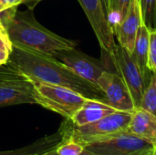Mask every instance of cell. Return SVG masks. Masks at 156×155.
<instances>
[{"instance_id":"6da1fadb","label":"cell","mask_w":156,"mask_h":155,"mask_svg":"<svg viewBox=\"0 0 156 155\" xmlns=\"http://www.w3.org/2000/svg\"><path fill=\"white\" fill-rule=\"evenodd\" d=\"M7 64L31 80L66 87L86 98L103 100L99 89L77 76L51 54L12 44Z\"/></svg>"},{"instance_id":"7a4b0ae2","label":"cell","mask_w":156,"mask_h":155,"mask_svg":"<svg viewBox=\"0 0 156 155\" xmlns=\"http://www.w3.org/2000/svg\"><path fill=\"white\" fill-rule=\"evenodd\" d=\"M0 20L12 44L51 55L77 47L74 40L62 37L40 25L31 12L8 8L0 14Z\"/></svg>"},{"instance_id":"3957f363","label":"cell","mask_w":156,"mask_h":155,"mask_svg":"<svg viewBox=\"0 0 156 155\" xmlns=\"http://www.w3.org/2000/svg\"><path fill=\"white\" fill-rule=\"evenodd\" d=\"M31 81L35 88L36 104L52 111L68 120H70L89 99L66 87L36 80Z\"/></svg>"},{"instance_id":"277c9868","label":"cell","mask_w":156,"mask_h":155,"mask_svg":"<svg viewBox=\"0 0 156 155\" xmlns=\"http://www.w3.org/2000/svg\"><path fill=\"white\" fill-rule=\"evenodd\" d=\"M36 104L32 81L7 63L0 66V108Z\"/></svg>"},{"instance_id":"5b68a950","label":"cell","mask_w":156,"mask_h":155,"mask_svg":"<svg viewBox=\"0 0 156 155\" xmlns=\"http://www.w3.org/2000/svg\"><path fill=\"white\" fill-rule=\"evenodd\" d=\"M82 143L84 149L98 155H130L156 149L152 142L123 131Z\"/></svg>"},{"instance_id":"8992f818","label":"cell","mask_w":156,"mask_h":155,"mask_svg":"<svg viewBox=\"0 0 156 155\" xmlns=\"http://www.w3.org/2000/svg\"><path fill=\"white\" fill-rule=\"evenodd\" d=\"M109 57L129 90L134 108H139L143 93L148 85L150 78L144 75L133 55L122 46L116 45Z\"/></svg>"},{"instance_id":"52a82bcc","label":"cell","mask_w":156,"mask_h":155,"mask_svg":"<svg viewBox=\"0 0 156 155\" xmlns=\"http://www.w3.org/2000/svg\"><path fill=\"white\" fill-rule=\"evenodd\" d=\"M132 112L116 111L102 119L82 126H75L69 120L70 137L80 143L110 136L127 130Z\"/></svg>"},{"instance_id":"ba28073f","label":"cell","mask_w":156,"mask_h":155,"mask_svg":"<svg viewBox=\"0 0 156 155\" xmlns=\"http://www.w3.org/2000/svg\"><path fill=\"white\" fill-rule=\"evenodd\" d=\"M53 56L68 67L77 76L90 82L97 89V79L105 71L110 70L106 65L87 54L76 50V48L70 50L58 51Z\"/></svg>"},{"instance_id":"9c48e42d","label":"cell","mask_w":156,"mask_h":155,"mask_svg":"<svg viewBox=\"0 0 156 155\" xmlns=\"http://www.w3.org/2000/svg\"><path fill=\"white\" fill-rule=\"evenodd\" d=\"M85 12L103 52L110 55L116 47L114 33L101 0H78Z\"/></svg>"},{"instance_id":"30bf717a","label":"cell","mask_w":156,"mask_h":155,"mask_svg":"<svg viewBox=\"0 0 156 155\" xmlns=\"http://www.w3.org/2000/svg\"><path fill=\"white\" fill-rule=\"evenodd\" d=\"M97 86L104 102L116 111L133 112L135 109L130 91L118 73L105 70L97 79Z\"/></svg>"},{"instance_id":"8fae6325","label":"cell","mask_w":156,"mask_h":155,"mask_svg":"<svg viewBox=\"0 0 156 155\" xmlns=\"http://www.w3.org/2000/svg\"><path fill=\"white\" fill-rule=\"evenodd\" d=\"M142 13L139 0H131L129 8L120 24L113 29L117 36L119 45L132 53L134 46L136 34L142 24Z\"/></svg>"},{"instance_id":"7c38bea8","label":"cell","mask_w":156,"mask_h":155,"mask_svg":"<svg viewBox=\"0 0 156 155\" xmlns=\"http://www.w3.org/2000/svg\"><path fill=\"white\" fill-rule=\"evenodd\" d=\"M60 126L58 131L49 136H45L35 143L14 151H3L0 155H43L55 151L69 134V120Z\"/></svg>"},{"instance_id":"4fadbf2b","label":"cell","mask_w":156,"mask_h":155,"mask_svg":"<svg viewBox=\"0 0 156 155\" xmlns=\"http://www.w3.org/2000/svg\"><path fill=\"white\" fill-rule=\"evenodd\" d=\"M114 111H116V110L103 100L87 99L83 105L72 116L70 121L75 126H82L95 122Z\"/></svg>"},{"instance_id":"5bb4252c","label":"cell","mask_w":156,"mask_h":155,"mask_svg":"<svg viewBox=\"0 0 156 155\" xmlns=\"http://www.w3.org/2000/svg\"><path fill=\"white\" fill-rule=\"evenodd\" d=\"M126 131L156 144V116L141 108H136L132 112Z\"/></svg>"},{"instance_id":"9a60e30c","label":"cell","mask_w":156,"mask_h":155,"mask_svg":"<svg viewBox=\"0 0 156 155\" xmlns=\"http://www.w3.org/2000/svg\"><path fill=\"white\" fill-rule=\"evenodd\" d=\"M149 37L150 30L144 24V22H142L136 34L133 49L131 53L134 60L138 64L140 69L146 78H150L151 76V74L148 75L150 71L147 69V51L149 47Z\"/></svg>"},{"instance_id":"2e32d148","label":"cell","mask_w":156,"mask_h":155,"mask_svg":"<svg viewBox=\"0 0 156 155\" xmlns=\"http://www.w3.org/2000/svg\"><path fill=\"white\" fill-rule=\"evenodd\" d=\"M131 0H108L107 16L112 30L120 24L129 8Z\"/></svg>"},{"instance_id":"e0dca14e","label":"cell","mask_w":156,"mask_h":155,"mask_svg":"<svg viewBox=\"0 0 156 155\" xmlns=\"http://www.w3.org/2000/svg\"><path fill=\"white\" fill-rule=\"evenodd\" d=\"M141 109L156 116V77L155 73H152L148 85L146 86L141 100Z\"/></svg>"},{"instance_id":"ac0fdd59","label":"cell","mask_w":156,"mask_h":155,"mask_svg":"<svg viewBox=\"0 0 156 155\" xmlns=\"http://www.w3.org/2000/svg\"><path fill=\"white\" fill-rule=\"evenodd\" d=\"M139 3L144 24L149 30L156 29V0H139Z\"/></svg>"},{"instance_id":"d6986e66","label":"cell","mask_w":156,"mask_h":155,"mask_svg":"<svg viewBox=\"0 0 156 155\" xmlns=\"http://www.w3.org/2000/svg\"><path fill=\"white\" fill-rule=\"evenodd\" d=\"M83 150L82 143L69 136L56 149V153L58 155H79Z\"/></svg>"},{"instance_id":"ffe728a7","label":"cell","mask_w":156,"mask_h":155,"mask_svg":"<svg viewBox=\"0 0 156 155\" xmlns=\"http://www.w3.org/2000/svg\"><path fill=\"white\" fill-rule=\"evenodd\" d=\"M147 69L150 72L156 70V29L150 30L149 47L147 51Z\"/></svg>"},{"instance_id":"44dd1931","label":"cell","mask_w":156,"mask_h":155,"mask_svg":"<svg viewBox=\"0 0 156 155\" xmlns=\"http://www.w3.org/2000/svg\"><path fill=\"white\" fill-rule=\"evenodd\" d=\"M0 47L12 49V42L10 41L8 35L6 33L5 27L0 20Z\"/></svg>"},{"instance_id":"7402d4cb","label":"cell","mask_w":156,"mask_h":155,"mask_svg":"<svg viewBox=\"0 0 156 155\" xmlns=\"http://www.w3.org/2000/svg\"><path fill=\"white\" fill-rule=\"evenodd\" d=\"M10 52H11V49L0 47V66L5 65V64L7 63Z\"/></svg>"},{"instance_id":"603a6c76","label":"cell","mask_w":156,"mask_h":155,"mask_svg":"<svg viewBox=\"0 0 156 155\" xmlns=\"http://www.w3.org/2000/svg\"><path fill=\"white\" fill-rule=\"evenodd\" d=\"M1 4L5 5L7 8L16 7L19 4L23 3V0H1Z\"/></svg>"},{"instance_id":"cb8c5ba5","label":"cell","mask_w":156,"mask_h":155,"mask_svg":"<svg viewBox=\"0 0 156 155\" xmlns=\"http://www.w3.org/2000/svg\"><path fill=\"white\" fill-rule=\"evenodd\" d=\"M79 155H98V154H95V153H91V152H90V151H88V150H86V149H84L80 153Z\"/></svg>"},{"instance_id":"d4e9b609","label":"cell","mask_w":156,"mask_h":155,"mask_svg":"<svg viewBox=\"0 0 156 155\" xmlns=\"http://www.w3.org/2000/svg\"><path fill=\"white\" fill-rule=\"evenodd\" d=\"M101 1H102L104 9H105V11H106V14H107V12H108V0H101Z\"/></svg>"},{"instance_id":"484cf974","label":"cell","mask_w":156,"mask_h":155,"mask_svg":"<svg viewBox=\"0 0 156 155\" xmlns=\"http://www.w3.org/2000/svg\"><path fill=\"white\" fill-rule=\"evenodd\" d=\"M6 9H8L5 5H3V4H1L0 3V14L3 12V11H5V10H6Z\"/></svg>"},{"instance_id":"4316f807","label":"cell","mask_w":156,"mask_h":155,"mask_svg":"<svg viewBox=\"0 0 156 155\" xmlns=\"http://www.w3.org/2000/svg\"><path fill=\"white\" fill-rule=\"evenodd\" d=\"M152 151V150H151ZM149 151H146V152H140V153H133V154H130V155H145L147 153H148Z\"/></svg>"},{"instance_id":"83f0119b","label":"cell","mask_w":156,"mask_h":155,"mask_svg":"<svg viewBox=\"0 0 156 155\" xmlns=\"http://www.w3.org/2000/svg\"><path fill=\"white\" fill-rule=\"evenodd\" d=\"M156 154V149L154 150H152V151H149L145 155H155Z\"/></svg>"},{"instance_id":"f1b7e54d","label":"cell","mask_w":156,"mask_h":155,"mask_svg":"<svg viewBox=\"0 0 156 155\" xmlns=\"http://www.w3.org/2000/svg\"><path fill=\"white\" fill-rule=\"evenodd\" d=\"M44 155H58L57 153H56V150L55 151H53V152H51V153H46V154Z\"/></svg>"},{"instance_id":"f546056e","label":"cell","mask_w":156,"mask_h":155,"mask_svg":"<svg viewBox=\"0 0 156 155\" xmlns=\"http://www.w3.org/2000/svg\"><path fill=\"white\" fill-rule=\"evenodd\" d=\"M40 0H23V3H29V2H37Z\"/></svg>"},{"instance_id":"4dcf8cb0","label":"cell","mask_w":156,"mask_h":155,"mask_svg":"<svg viewBox=\"0 0 156 155\" xmlns=\"http://www.w3.org/2000/svg\"><path fill=\"white\" fill-rule=\"evenodd\" d=\"M0 1H1V0H0ZM0 3H1V2H0Z\"/></svg>"},{"instance_id":"1f68e13d","label":"cell","mask_w":156,"mask_h":155,"mask_svg":"<svg viewBox=\"0 0 156 155\" xmlns=\"http://www.w3.org/2000/svg\"><path fill=\"white\" fill-rule=\"evenodd\" d=\"M43 155H44V154H43Z\"/></svg>"},{"instance_id":"d6a6232c","label":"cell","mask_w":156,"mask_h":155,"mask_svg":"<svg viewBox=\"0 0 156 155\" xmlns=\"http://www.w3.org/2000/svg\"><path fill=\"white\" fill-rule=\"evenodd\" d=\"M155 155H156V154H155Z\"/></svg>"}]
</instances>
